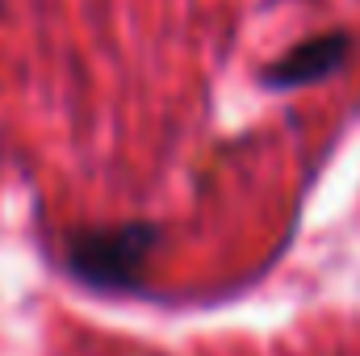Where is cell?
Returning <instances> with one entry per match:
<instances>
[{"mask_svg":"<svg viewBox=\"0 0 360 356\" xmlns=\"http://www.w3.org/2000/svg\"><path fill=\"white\" fill-rule=\"evenodd\" d=\"M160 243V227L151 222H122L80 231L68 243V268L92 289H130L139 285V272Z\"/></svg>","mask_w":360,"mask_h":356,"instance_id":"6da1fadb","label":"cell"},{"mask_svg":"<svg viewBox=\"0 0 360 356\" xmlns=\"http://www.w3.org/2000/svg\"><path fill=\"white\" fill-rule=\"evenodd\" d=\"M344 59H348V34H323V38L293 46L281 63H272L264 72V84L269 89H302V84L331 76Z\"/></svg>","mask_w":360,"mask_h":356,"instance_id":"7a4b0ae2","label":"cell"}]
</instances>
